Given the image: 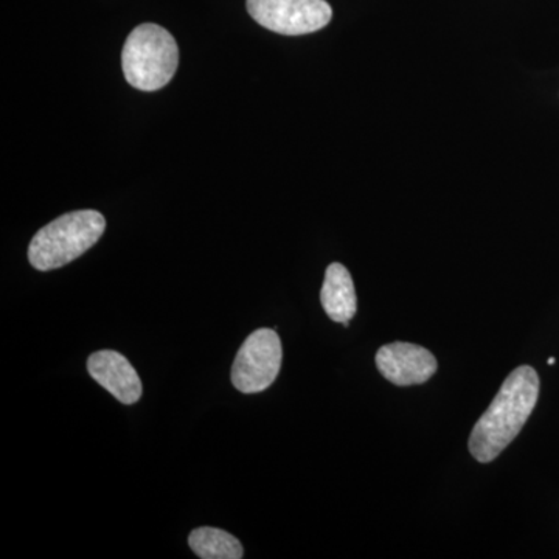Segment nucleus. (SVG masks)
Segmentation results:
<instances>
[{
    "mask_svg": "<svg viewBox=\"0 0 559 559\" xmlns=\"http://www.w3.org/2000/svg\"><path fill=\"white\" fill-rule=\"evenodd\" d=\"M539 396V377L530 366L518 367L503 381L469 436V452L480 463L498 459L535 409Z\"/></svg>",
    "mask_w": 559,
    "mask_h": 559,
    "instance_id": "obj_1",
    "label": "nucleus"
},
{
    "mask_svg": "<svg viewBox=\"0 0 559 559\" xmlns=\"http://www.w3.org/2000/svg\"><path fill=\"white\" fill-rule=\"evenodd\" d=\"M106 219L95 210L66 213L38 230L28 246V260L38 271H53L79 259L97 245Z\"/></svg>",
    "mask_w": 559,
    "mask_h": 559,
    "instance_id": "obj_2",
    "label": "nucleus"
},
{
    "mask_svg": "<svg viewBox=\"0 0 559 559\" xmlns=\"http://www.w3.org/2000/svg\"><path fill=\"white\" fill-rule=\"evenodd\" d=\"M178 64L176 39L156 24H142L134 28L121 53L124 79L139 91L153 92L167 86Z\"/></svg>",
    "mask_w": 559,
    "mask_h": 559,
    "instance_id": "obj_3",
    "label": "nucleus"
},
{
    "mask_svg": "<svg viewBox=\"0 0 559 559\" xmlns=\"http://www.w3.org/2000/svg\"><path fill=\"white\" fill-rule=\"evenodd\" d=\"M246 7L261 27L285 36L322 31L333 20L326 0H248Z\"/></svg>",
    "mask_w": 559,
    "mask_h": 559,
    "instance_id": "obj_4",
    "label": "nucleus"
},
{
    "mask_svg": "<svg viewBox=\"0 0 559 559\" xmlns=\"http://www.w3.org/2000/svg\"><path fill=\"white\" fill-rule=\"evenodd\" d=\"M282 360V341L275 330L253 331L235 358L231 382L242 393L263 392L277 380Z\"/></svg>",
    "mask_w": 559,
    "mask_h": 559,
    "instance_id": "obj_5",
    "label": "nucleus"
},
{
    "mask_svg": "<svg viewBox=\"0 0 559 559\" xmlns=\"http://www.w3.org/2000/svg\"><path fill=\"white\" fill-rule=\"evenodd\" d=\"M377 367L385 380L400 388L425 384L439 369L429 349L409 342H392L378 349Z\"/></svg>",
    "mask_w": 559,
    "mask_h": 559,
    "instance_id": "obj_6",
    "label": "nucleus"
},
{
    "mask_svg": "<svg viewBox=\"0 0 559 559\" xmlns=\"http://www.w3.org/2000/svg\"><path fill=\"white\" fill-rule=\"evenodd\" d=\"M87 371L120 403L134 404L142 396V381L130 360L112 349H102L87 359Z\"/></svg>",
    "mask_w": 559,
    "mask_h": 559,
    "instance_id": "obj_7",
    "label": "nucleus"
},
{
    "mask_svg": "<svg viewBox=\"0 0 559 559\" xmlns=\"http://www.w3.org/2000/svg\"><path fill=\"white\" fill-rule=\"evenodd\" d=\"M320 301L326 316L334 322L345 323L355 318L358 297L352 275L344 264L333 263L326 267Z\"/></svg>",
    "mask_w": 559,
    "mask_h": 559,
    "instance_id": "obj_8",
    "label": "nucleus"
},
{
    "mask_svg": "<svg viewBox=\"0 0 559 559\" xmlns=\"http://www.w3.org/2000/svg\"><path fill=\"white\" fill-rule=\"evenodd\" d=\"M190 549L202 559H241L245 550L240 540L224 530L201 527L189 536Z\"/></svg>",
    "mask_w": 559,
    "mask_h": 559,
    "instance_id": "obj_9",
    "label": "nucleus"
},
{
    "mask_svg": "<svg viewBox=\"0 0 559 559\" xmlns=\"http://www.w3.org/2000/svg\"><path fill=\"white\" fill-rule=\"evenodd\" d=\"M547 362H549V366H554V364L557 362V359L549 358V360H547Z\"/></svg>",
    "mask_w": 559,
    "mask_h": 559,
    "instance_id": "obj_10",
    "label": "nucleus"
}]
</instances>
